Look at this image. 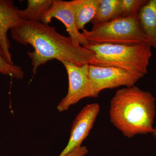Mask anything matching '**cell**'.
<instances>
[{
	"label": "cell",
	"instance_id": "15",
	"mask_svg": "<svg viewBox=\"0 0 156 156\" xmlns=\"http://www.w3.org/2000/svg\"><path fill=\"white\" fill-rule=\"evenodd\" d=\"M0 73L17 79H22L24 76V73L20 66L17 65L11 64L6 60L4 56L1 44H0Z\"/></svg>",
	"mask_w": 156,
	"mask_h": 156
},
{
	"label": "cell",
	"instance_id": "14",
	"mask_svg": "<svg viewBox=\"0 0 156 156\" xmlns=\"http://www.w3.org/2000/svg\"><path fill=\"white\" fill-rule=\"evenodd\" d=\"M147 0H120V17H136L138 12Z\"/></svg>",
	"mask_w": 156,
	"mask_h": 156
},
{
	"label": "cell",
	"instance_id": "1",
	"mask_svg": "<svg viewBox=\"0 0 156 156\" xmlns=\"http://www.w3.org/2000/svg\"><path fill=\"white\" fill-rule=\"evenodd\" d=\"M11 34L15 41L34 48V51L27 52L34 73L40 66L52 59L82 66L89 64L94 56L93 52L75 44L69 37L62 35L55 27L41 21L23 20L11 30Z\"/></svg>",
	"mask_w": 156,
	"mask_h": 156
},
{
	"label": "cell",
	"instance_id": "12",
	"mask_svg": "<svg viewBox=\"0 0 156 156\" xmlns=\"http://www.w3.org/2000/svg\"><path fill=\"white\" fill-rule=\"evenodd\" d=\"M119 3L120 0H101L97 13L91 21L93 26L120 18Z\"/></svg>",
	"mask_w": 156,
	"mask_h": 156
},
{
	"label": "cell",
	"instance_id": "3",
	"mask_svg": "<svg viewBox=\"0 0 156 156\" xmlns=\"http://www.w3.org/2000/svg\"><path fill=\"white\" fill-rule=\"evenodd\" d=\"M94 56L89 65L100 67H114L144 77L151 57V48L147 43L127 45L88 44L84 46Z\"/></svg>",
	"mask_w": 156,
	"mask_h": 156
},
{
	"label": "cell",
	"instance_id": "7",
	"mask_svg": "<svg viewBox=\"0 0 156 156\" xmlns=\"http://www.w3.org/2000/svg\"><path fill=\"white\" fill-rule=\"evenodd\" d=\"M99 111L100 106L97 103L90 104L84 107L73 122L67 145L58 156H66L81 146L93 128Z\"/></svg>",
	"mask_w": 156,
	"mask_h": 156
},
{
	"label": "cell",
	"instance_id": "2",
	"mask_svg": "<svg viewBox=\"0 0 156 156\" xmlns=\"http://www.w3.org/2000/svg\"><path fill=\"white\" fill-rule=\"evenodd\" d=\"M155 98L136 86L117 90L110 101L109 115L124 136L151 134L156 115Z\"/></svg>",
	"mask_w": 156,
	"mask_h": 156
},
{
	"label": "cell",
	"instance_id": "9",
	"mask_svg": "<svg viewBox=\"0 0 156 156\" xmlns=\"http://www.w3.org/2000/svg\"><path fill=\"white\" fill-rule=\"evenodd\" d=\"M20 10L14 5L11 0H0V44L6 60L11 64H14L10 49V42L8 32L22 21Z\"/></svg>",
	"mask_w": 156,
	"mask_h": 156
},
{
	"label": "cell",
	"instance_id": "5",
	"mask_svg": "<svg viewBox=\"0 0 156 156\" xmlns=\"http://www.w3.org/2000/svg\"><path fill=\"white\" fill-rule=\"evenodd\" d=\"M89 85L88 97L97 98L105 89H113L122 86H135L142 76L114 67L89 66Z\"/></svg>",
	"mask_w": 156,
	"mask_h": 156
},
{
	"label": "cell",
	"instance_id": "17",
	"mask_svg": "<svg viewBox=\"0 0 156 156\" xmlns=\"http://www.w3.org/2000/svg\"><path fill=\"white\" fill-rule=\"evenodd\" d=\"M152 134L154 136V137L156 139V128H154L153 132L152 133Z\"/></svg>",
	"mask_w": 156,
	"mask_h": 156
},
{
	"label": "cell",
	"instance_id": "11",
	"mask_svg": "<svg viewBox=\"0 0 156 156\" xmlns=\"http://www.w3.org/2000/svg\"><path fill=\"white\" fill-rule=\"evenodd\" d=\"M74 12L76 26L84 30L85 26L91 22L98 10L101 0H73L70 1Z\"/></svg>",
	"mask_w": 156,
	"mask_h": 156
},
{
	"label": "cell",
	"instance_id": "16",
	"mask_svg": "<svg viewBox=\"0 0 156 156\" xmlns=\"http://www.w3.org/2000/svg\"><path fill=\"white\" fill-rule=\"evenodd\" d=\"M88 153V150L87 147L81 146L75 149L66 156H85Z\"/></svg>",
	"mask_w": 156,
	"mask_h": 156
},
{
	"label": "cell",
	"instance_id": "8",
	"mask_svg": "<svg viewBox=\"0 0 156 156\" xmlns=\"http://www.w3.org/2000/svg\"><path fill=\"white\" fill-rule=\"evenodd\" d=\"M54 18L64 24L69 37L75 44L83 47L88 44L89 43L76 26L74 12L70 1L54 0L41 22L49 24Z\"/></svg>",
	"mask_w": 156,
	"mask_h": 156
},
{
	"label": "cell",
	"instance_id": "4",
	"mask_svg": "<svg viewBox=\"0 0 156 156\" xmlns=\"http://www.w3.org/2000/svg\"><path fill=\"white\" fill-rule=\"evenodd\" d=\"M88 44L131 45L148 43L135 17H120L82 32Z\"/></svg>",
	"mask_w": 156,
	"mask_h": 156
},
{
	"label": "cell",
	"instance_id": "6",
	"mask_svg": "<svg viewBox=\"0 0 156 156\" xmlns=\"http://www.w3.org/2000/svg\"><path fill=\"white\" fill-rule=\"evenodd\" d=\"M67 73L69 88L66 96L57 106L59 112L67 111L70 107L81 99L88 98L89 79V64L80 66L70 62L61 60Z\"/></svg>",
	"mask_w": 156,
	"mask_h": 156
},
{
	"label": "cell",
	"instance_id": "13",
	"mask_svg": "<svg viewBox=\"0 0 156 156\" xmlns=\"http://www.w3.org/2000/svg\"><path fill=\"white\" fill-rule=\"evenodd\" d=\"M54 0H28L27 7L20 10L23 20L41 21L45 13L53 5Z\"/></svg>",
	"mask_w": 156,
	"mask_h": 156
},
{
	"label": "cell",
	"instance_id": "10",
	"mask_svg": "<svg viewBox=\"0 0 156 156\" xmlns=\"http://www.w3.org/2000/svg\"><path fill=\"white\" fill-rule=\"evenodd\" d=\"M136 18L149 44L156 50V0H147L140 10Z\"/></svg>",
	"mask_w": 156,
	"mask_h": 156
}]
</instances>
